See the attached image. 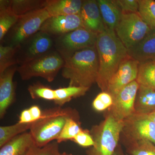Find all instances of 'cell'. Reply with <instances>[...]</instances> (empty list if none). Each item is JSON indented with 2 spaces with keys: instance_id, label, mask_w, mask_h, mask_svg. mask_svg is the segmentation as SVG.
Wrapping results in <instances>:
<instances>
[{
  "instance_id": "obj_37",
  "label": "cell",
  "mask_w": 155,
  "mask_h": 155,
  "mask_svg": "<svg viewBox=\"0 0 155 155\" xmlns=\"http://www.w3.org/2000/svg\"><path fill=\"white\" fill-rule=\"evenodd\" d=\"M114 155H128L124 153L121 145L119 144L114 153Z\"/></svg>"
},
{
  "instance_id": "obj_2",
  "label": "cell",
  "mask_w": 155,
  "mask_h": 155,
  "mask_svg": "<svg viewBox=\"0 0 155 155\" xmlns=\"http://www.w3.org/2000/svg\"><path fill=\"white\" fill-rule=\"evenodd\" d=\"M98 71V57L95 47L78 51L65 58L62 75L69 79V86L90 88L96 83Z\"/></svg>"
},
{
  "instance_id": "obj_36",
  "label": "cell",
  "mask_w": 155,
  "mask_h": 155,
  "mask_svg": "<svg viewBox=\"0 0 155 155\" xmlns=\"http://www.w3.org/2000/svg\"><path fill=\"white\" fill-rule=\"evenodd\" d=\"M28 110L30 111V114L32 116L34 122L38 120L41 117L42 111H41L38 106L37 105L31 106L28 109Z\"/></svg>"
},
{
  "instance_id": "obj_12",
  "label": "cell",
  "mask_w": 155,
  "mask_h": 155,
  "mask_svg": "<svg viewBox=\"0 0 155 155\" xmlns=\"http://www.w3.org/2000/svg\"><path fill=\"white\" fill-rule=\"evenodd\" d=\"M81 27L84 26L80 14L50 17L40 31L48 35H64Z\"/></svg>"
},
{
  "instance_id": "obj_10",
  "label": "cell",
  "mask_w": 155,
  "mask_h": 155,
  "mask_svg": "<svg viewBox=\"0 0 155 155\" xmlns=\"http://www.w3.org/2000/svg\"><path fill=\"white\" fill-rule=\"evenodd\" d=\"M97 36L85 27H81L63 35L59 44L62 51L66 53L67 58L78 51L96 47Z\"/></svg>"
},
{
  "instance_id": "obj_15",
  "label": "cell",
  "mask_w": 155,
  "mask_h": 155,
  "mask_svg": "<svg viewBox=\"0 0 155 155\" xmlns=\"http://www.w3.org/2000/svg\"><path fill=\"white\" fill-rule=\"evenodd\" d=\"M30 132L15 137L0 147V155H26L35 146Z\"/></svg>"
},
{
  "instance_id": "obj_34",
  "label": "cell",
  "mask_w": 155,
  "mask_h": 155,
  "mask_svg": "<svg viewBox=\"0 0 155 155\" xmlns=\"http://www.w3.org/2000/svg\"><path fill=\"white\" fill-rule=\"evenodd\" d=\"M123 14L138 13L139 0H115Z\"/></svg>"
},
{
  "instance_id": "obj_4",
  "label": "cell",
  "mask_w": 155,
  "mask_h": 155,
  "mask_svg": "<svg viewBox=\"0 0 155 155\" xmlns=\"http://www.w3.org/2000/svg\"><path fill=\"white\" fill-rule=\"evenodd\" d=\"M123 126V121L107 114L104 121L92 127L90 133L94 144L87 150L86 155H114L119 144Z\"/></svg>"
},
{
  "instance_id": "obj_6",
  "label": "cell",
  "mask_w": 155,
  "mask_h": 155,
  "mask_svg": "<svg viewBox=\"0 0 155 155\" xmlns=\"http://www.w3.org/2000/svg\"><path fill=\"white\" fill-rule=\"evenodd\" d=\"M127 49L141 41L152 31L139 13L123 14L115 30Z\"/></svg>"
},
{
  "instance_id": "obj_30",
  "label": "cell",
  "mask_w": 155,
  "mask_h": 155,
  "mask_svg": "<svg viewBox=\"0 0 155 155\" xmlns=\"http://www.w3.org/2000/svg\"><path fill=\"white\" fill-rule=\"evenodd\" d=\"M28 90L33 99H42L49 101H54L55 90L45 86L40 83L34 84L29 85Z\"/></svg>"
},
{
  "instance_id": "obj_3",
  "label": "cell",
  "mask_w": 155,
  "mask_h": 155,
  "mask_svg": "<svg viewBox=\"0 0 155 155\" xmlns=\"http://www.w3.org/2000/svg\"><path fill=\"white\" fill-rule=\"evenodd\" d=\"M71 118L79 120L77 111L72 108L58 106L44 110L41 118L32 122L29 130L36 146L42 147L57 140Z\"/></svg>"
},
{
  "instance_id": "obj_16",
  "label": "cell",
  "mask_w": 155,
  "mask_h": 155,
  "mask_svg": "<svg viewBox=\"0 0 155 155\" xmlns=\"http://www.w3.org/2000/svg\"><path fill=\"white\" fill-rule=\"evenodd\" d=\"M127 53L139 64L155 61V32L152 31L137 44L127 49Z\"/></svg>"
},
{
  "instance_id": "obj_1",
  "label": "cell",
  "mask_w": 155,
  "mask_h": 155,
  "mask_svg": "<svg viewBox=\"0 0 155 155\" xmlns=\"http://www.w3.org/2000/svg\"><path fill=\"white\" fill-rule=\"evenodd\" d=\"M96 48L99 60L96 83L102 92H107L110 80L122 61L128 57L127 49L115 31L107 28L98 35Z\"/></svg>"
},
{
  "instance_id": "obj_24",
  "label": "cell",
  "mask_w": 155,
  "mask_h": 155,
  "mask_svg": "<svg viewBox=\"0 0 155 155\" xmlns=\"http://www.w3.org/2000/svg\"><path fill=\"white\" fill-rule=\"evenodd\" d=\"M0 5V40H2L9 29L17 23L19 17L9 8L7 1L1 0Z\"/></svg>"
},
{
  "instance_id": "obj_35",
  "label": "cell",
  "mask_w": 155,
  "mask_h": 155,
  "mask_svg": "<svg viewBox=\"0 0 155 155\" xmlns=\"http://www.w3.org/2000/svg\"><path fill=\"white\" fill-rule=\"evenodd\" d=\"M18 122L20 123H30L34 122L28 109L23 110L21 112Z\"/></svg>"
},
{
  "instance_id": "obj_11",
  "label": "cell",
  "mask_w": 155,
  "mask_h": 155,
  "mask_svg": "<svg viewBox=\"0 0 155 155\" xmlns=\"http://www.w3.org/2000/svg\"><path fill=\"white\" fill-rule=\"evenodd\" d=\"M139 65L138 61L128 56L122 61L108 84L107 92L113 97L120 90L136 80Z\"/></svg>"
},
{
  "instance_id": "obj_14",
  "label": "cell",
  "mask_w": 155,
  "mask_h": 155,
  "mask_svg": "<svg viewBox=\"0 0 155 155\" xmlns=\"http://www.w3.org/2000/svg\"><path fill=\"white\" fill-rule=\"evenodd\" d=\"M84 26L97 35L106 29L97 1H84L80 13Z\"/></svg>"
},
{
  "instance_id": "obj_7",
  "label": "cell",
  "mask_w": 155,
  "mask_h": 155,
  "mask_svg": "<svg viewBox=\"0 0 155 155\" xmlns=\"http://www.w3.org/2000/svg\"><path fill=\"white\" fill-rule=\"evenodd\" d=\"M121 137L123 144L141 140L155 144V123L147 115L135 113L123 121Z\"/></svg>"
},
{
  "instance_id": "obj_17",
  "label": "cell",
  "mask_w": 155,
  "mask_h": 155,
  "mask_svg": "<svg viewBox=\"0 0 155 155\" xmlns=\"http://www.w3.org/2000/svg\"><path fill=\"white\" fill-rule=\"evenodd\" d=\"M84 1L81 0H47L45 8L51 17L80 14Z\"/></svg>"
},
{
  "instance_id": "obj_9",
  "label": "cell",
  "mask_w": 155,
  "mask_h": 155,
  "mask_svg": "<svg viewBox=\"0 0 155 155\" xmlns=\"http://www.w3.org/2000/svg\"><path fill=\"white\" fill-rule=\"evenodd\" d=\"M139 84L136 80L127 84L113 97V105L108 114L119 121H124L135 113V102Z\"/></svg>"
},
{
  "instance_id": "obj_38",
  "label": "cell",
  "mask_w": 155,
  "mask_h": 155,
  "mask_svg": "<svg viewBox=\"0 0 155 155\" xmlns=\"http://www.w3.org/2000/svg\"><path fill=\"white\" fill-rule=\"evenodd\" d=\"M147 115L150 120L155 123V111Z\"/></svg>"
},
{
  "instance_id": "obj_32",
  "label": "cell",
  "mask_w": 155,
  "mask_h": 155,
  "mask_svg": "<svg viewBox=\"0 0 155 155\" xmlns=\"http://www.w3.org/2000/svg\"><path fill=\"white\" fill-rule=\"evenodd\" d=\"M59 143L52 142L45 146L39 147L36 146L32 148L26 155H60Z\"/></svg>"
},
{
  "instance_id": "obj_23",
  "label": "cell",
  "mask_w": 155,
  "mask_h": 155,
  "mask_svg": "<svg viewBox=\"0 0 155 155\" xmlns=\"http://www.w3.org/2000/svg\"><path fill=\"white\" fill-rule=\"evenodd\" d=\"M136 81L140 85L155 89V61L140 63Z\"/></svg>"
},
{
  "instance_id": "obj_28",
  "label": "cell",
  "mask_w": 155,
  "mask_h": 155,
  "mask_svg": "<svg viewBox=\"0 0 155 155\" xmlns=\"http://www.w3.org/2000/svg\"><path fill=\"white\" fill-rule=\"evenodd\" d=\"M18 46H0V74H2L8 68L16 64L14 60L15 54Z\"/></svg>"
},
{
  "instance_id": "obj_33",
  "label": "cell",
  "mask_w": 155,
  "mask_h": 155,
  "mask_svg": "<svg viewBox=\"0 0 155 155\" xmlns=\"http://www.w3.org/2000/svg\"><path fill=\"white\" fill-rule=\"evenodd\" d=\"M72 141L83 147H91L94 144L90 131L84 129L81 130Z\"/></svg>"
},
{
  "instance_id": "obj_13",
  "label": "cell",
  "mask_w": 155,
  "mask_h": 155,
  "mask_svg": "<svg viewBox=\"0 0 155 155\" xmlns=\"http://www.w3.org/2000/svg\"><path fill=\"white\" fill-rule=\"evenodd\" d=\"M17 67L12 66L0 74V118L2 119L8 108L14 102L15 97V84L13 78Z\"/></svg>"
},
{
  "instance_id": "obj_31",
  "label": "cell",
  "mask_w": 155,
  "mask_h": 155,
  "mask_svg": "<svg viewBox=\"0 0 155 155\" xmlns=\"http://www.w3.org/2000/svg\"><path fill=\"white\" fill-rule=\"evenodd\" d=\"M113 97L107 92H101L96 97L92 103L93 108L97 112L109 109L113 105Z\"/></svg>"
},
{
  "instance_id": "obj_29",
  "label": "cell",
  "mask_w": 155,
  "mask_h": 155,
  "mask_svg": "<svg viewBox=\"0 0 155 155\" xmlns=\"http://www.w3.org/2000/svg\"><path fill=\"white\" fill-rule=\"evenodd\" d=\"M82 129L79 120L72 118L69 119L57 140V142L60 143L67 140H72Z\"/></svg>"
},
{
  "instance_id": "obj_20",
  "label": "cell",
  "mask_w": 155,
  "mask_h": 155,
  "mask_svg": "<svg viewBox=\"0 0 155 155\" xmlns=\"http://www.w3.org/2000/svg\"><path fill=\"white\" fill-rule=\"evenodd\" d=\"M134 108L137 114L148 115L154 112L155 89L139 85Z\"/></svg>"
},
{
  "instance_id": "obj_21",
  "label": "cell",
  "mask_w": 155,
  "mask_h": 155,
  "mask_svg": "<svg viewBox=\"0 0 155 155\" xmlns=\"http://www.w3.org/2000/svg\"><path fill=\"white\" fill-rule=\"evenodd\" d=\"M9 8L19 17L32 11L45 7V1L14 0L7 1Z\"/></svg>"
},
{
  "instance_id": "obj_26",
  "label": "cell",
  "mask_w": 155,
  "mask_h": 155,
  "mask_svg": "<svg viewBox=\"0 0 155 155\" xmlns=\"http://www.w3.org/2000/svg\"><path fill=\"white\" fill-rule=\"evenodd\" d=\"M128 155H155V144L146 140L124 144Z\"/></svg>"
},
{
  "instance_id": "obj_22",
  "label": "cell",
  "mask_w": 155,
  "mask_h": 155,
  "mask_svg": "<svg viewBox=\"0 0 155 155\" xmlns=\"http://www.w3.org/2000/svg\"><path fill=\"white\" fill-rule=\"evenodd\" d=\"M89 88L82 87L69 86L55 90V104L62 107L72 99L84 95Z\"/></svg>"
},
{
  "instance_id": "obj_5",
  "label": "cell",
  "mask_w": 155,
  "mask_h": 155,
  "mask_svg": "<svg viewBox=\"0 0 155 155\" xmlns=\"http://www.w3.org/2000/svg\"><path fill=\"white\" fill-rule=\"evenodd\" d=\"M64 64V61L59 54L50 53L22 63L17 67V71L23 80L40 77L51 82L54 80Z\"/></svg>"
},
{
  "instance_id": "obj_19",
  "label": "cell",
  "mask_w": 155,
  "mask_h": 155,
  "mask_svg": "<svg viewBox=\"0 0 155 155\" xmlns=\"http://www.w3.org/2000/svg\"><path fill=\"white\" fill-rule=\"evenodd\" d=\"M52 42L49 35L40 31L34 37L25 53L22 63L30 61L46 54L51 47Z\"/></svg>"
},
{
  "instance_id": "obj_25",
  "label": "cell",
  "mask_w": 155,
  "mask_h": 155,
  "mask_svg": "<svg viewBox=\"0 0 155 155\" xmlns=\"http://www.w3.org/2000/svg\"><path fill=\"white\" fill-rule=\"evenodd\" d=\"M32 123H20L0 127V147L15 137L30 130Z\"/></svg>"
},
{
  "instance_id": "obj_27",
  "label": "cell",
  "mask_w": 155,
  "mask_h": 155,
  "mask_svg": "<svg viewBox=\"0 0 155 155\" xmlns=\"http://www.w3.org/2000/svg\"><path fill=\"white\" fill-rule=\"evenodd\" d=\"M138 13L152 31L155 32V1L139 0Z\"/></svg>"
},
{
  "instance_id": "obj_39",
  "label": "cell",
  "mask_w": 155,
  "mask_h": 155,
  "mask_svg": "<svg viewBox=\"0 0 155 155\" xmlns=\"http://www.w3.org/2000/svg\"><path fill=\"white\" fill-rule=\"evenodd\" d=\"M60 155H73L71 153H67L66 152H64L62 153H60Z\"/></svg>"
},
{
  "instance_id": "obj_8",
  "label": "cell",
  "mask_w": 155,
  "mask_h": 155,
  "mask_svg": "<svg viewBox=\"0 0 155 155\" xmlns=\"http://www.w3.org/2000/svg\"><path fill=\"white\" fill-rule=\"evenodd\" d=\"M50 17L48 12L44 8L19 17L13 32V45L18 46L22 42L36 33Z\"/></svg>"
},
{
  "instance_id": "obj_18",
  "label": "cell",
  "mask_w": 155,
  "mask_h": 155,
  "mask_svg": "<svg viewBox=\"0 0 155 155\" xmlns=\"http://www.w3.org/2000/svg\"><path fill=\"white\" fill-rule=\"evenodd\" d=\"M100 12L106 28L115 31L122 14L115 0H98Z\"/></svg>"
}]
</instances>
